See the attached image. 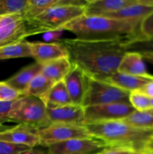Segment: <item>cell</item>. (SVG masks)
Listing matches in <instances>:
<instances>
[{
	"label": "cell",
	"instance_id": "1",
	"mask_svg": "<svg viewBox=\"0 0 153 154\" xmlns=\"http://www.w3.org/2000/svg\"><path fill=\"white\" fill-rule=\"evenodd\" d=\"M68 53L71 63L86 76L104 81L117 72L126 54L124 44L119 42L85 41L77 38L59 39Z\"/></svg>",
	"mask_w": 153,
	"mask_h": 154
},
{
	"label": "cell",
	"instance_id": "2",
	"mask_svg": "<svg viewBox=\"0 0 153 154\" xmlns=\"http://www.w3.org/2000/svg\"><path fill=\"white\" fill-rule=\"evenodd\" d=\"M140 25L102 16L82 15L66 24L62 29L70 32L80 40L119 42L126 45L141 38Z\"/></svg>",
	"mask_w": 153,
	"mask_h": 154
},
{
	"label": "cell",
	"instance_id": "3",
	"mask_svg": "<svg viewBox=\"0 0 153 154\" xmlns=\"http://www.w3.org/2000/svg\"><path fill=\"white\" fill-rule=\"evenodd\" d=\"M93 137L101 139L110 147H121L142 153L148 140L153 135V129L135 127L122 120L85 125Z\"/></svg>",
	"mask_w": 153,
	"mask_h": 154
},
{
	"label": "cell",
	"instance_id": "4",
	"mask_svg": "<svg viewBox=\"0 0 153 154\" xmlns=\"http://www.w3.org/2000/svg\"><path fill=\"white\" fill-rule=\"evenodd\" d=\"M9 120L38 130L51 125L43 101L32 96H21L14 101L9 112Z\"/></svg>",
	"mask_w": 153,
	"mask_h": 154
},
{
	"label": "cell",
	"instance_id": "5",
	"mask_svg": "<svg viewBox=\"0 0 153 154\" xmlns=\"http://www.w3.org/2000/svg\"><path fill=\"white\" fill-rule=\"evenodd\" d=\"M85 14L84 6H56L27 20L32 35L62 29L66 24Z\"/></svg>",
	"mask_w": 153,
	"mask_h": 154
},
{
	"label": "cell",
	"instance_id": "6",
	"mask_svg": "<svg viewBox=\"0 0 153 154\" xmlns=\"http://www.w3.org/2000/svg\"><path fill=\"white\" fill-rule=\"evenodd\" d=\"M129 95L130 92L122 90L106 81L88 77L82 107L86 108L111 103H130Z\"/></svg>",
	"mask_w": 153,
	"mask_h": 154
},
{
	"label": "cell",
	"instance_id": "7",
	"mask_svg": "<svg viewBox=\"0 0 153 154\" xmlns=\"http://www.w3.org/2000/svg\"><path fill=\"white\" fill-rule=\"evenodd\" d=\"M38 145L48 147L52 144L76 138H90L92 135L85 126L51 124L38 131Z\"/></svg>",
	"mask_w": 153,
	"mask_h": 154
},
{
	"label": "cell",
	"instance_id": "8",
	"mask_svg": "<svg viewBox=\"0 0 153 154\" xmlns=\"http://www.w3.org/2000/svg\"><path fill=\"white\" fill-rule=\"evenodd\" d=\"M135 111L130 103H111L84 108V126L122 120Z\"/></svg>",
	"mask_w": 153,
	"mask_h": 154
},
{
	"label": "cell",
	"instance_id": "9",
	"mask_svg": "<svg viewBox=\"0 0 153 154\" xmlns=\"http://www.w3.org/2000/svg\"><path fill=\"white\" fill-rule=\"evenodd\" d=\"M31 36L28 20L23 14L0 17V48L18 43Z\"/></svg>",
	"mask_w": 153,
	"mask_h": 154
},
{
	"label": "cell",
	"instance_id": "10",
	"mask_svg": "<svg viewBox=\"0 0 153 154\" xmlns=\"http://www.w3.org/2000/svg\"><path fill=\"white\" fill-rule=\"evenodd\" d=\"M110 147L101 139L90 137L57 143L47 147L50 154H98Z\"/></svg>",
	"mask_w": 153,
	"mask_h": 154
},
{
	"label": "cell",
	"instance_id": "11",
	"mask_svg": "<svg viewBox=\"0 0 153 154\" xmlns=\"http://www.w3.org/2000/svg\"><path fill=\"white\" fill-rule=\"evenodd\" d=\"M38 129L22 124L8 127L0 132V141L28 146L34 148L38 145Z\"/></svg>",
	"mask_w": 153,
	"mask_h": 154
},
{
	"label": "cell",
	"instance_id": "12",
	"mask_svg": "<svg viewBox=\"0 0 153 154\" xmlns=\"http://www.w3.org/2000/svg\"><path fill=\"white\" fill-rule=\"evenodd\" d=\"M51 124L84 126V108L80 105H64L54 109H46Z\"/></svg>",
	"mask_w": 153,
	"mask_h": 154
},
{
	"label": "cell",
	"instance_id": "13",
	"mask_svg": "<svg viewBox=\"0 0 153 154\" xmlns=\"http://www.w3.org/2000/svg\"><path fill=\"white\" fill-rule=\"evenodd\" d=\"M32 45V57L35 63L44 65L52 60L63 57H68L65 47L59 42H33Z\"/></svg>",
	"mask_w": 153,
	"mask_h": 154
},
{
	"label": "cell",
	"instance_id": "14",
	"mask_svg": "<svg viewBox=\"0 0 153 154\" xmlns=\"http://www.w3.org/2000/svg\"><path fill=\"white\" fill-rule=\"evenodd\" d=\"M87 78L88 77L82 70L73 65L69 73L63 80L73 105L82 106L86 91Z\"/></svg>",
	"mask_w": 153,
	"mask_h": 154
},
{
	"label": "cell",
	"instance_id": "15",
	"mask_svg": "<svg viewBox=\"0 0 153 154\" xmlns=\"http://www.w3.org/2000/svg\"><path fill=\"white\" fill-rule=\"evenodd\" d=\"M153 11V0H140L137 3L116 12L106 14L102 17L141 23Z\"/></svg>",
	"mask_w": 153,
	"mask_h": 154
},
{
	"label": "cell",
	"instance_id": "16",
	"mask_svg": "<svg viewBox=\"0 0 153 154\" xmlns=\"http://www.w3.org/2000/svg\"><path fill=\"white\" fill-rule=\"evenodd\" d=\"M140 0H87L86 16H102L134 5Z\"/></svg>",
	"mask_w": 153,
	"mask_h": 154
},
{
	"label": "cell",
	"instance_id": "17",
	"mask_svg": "<svg viewBox=\"0 0 153 154\" xmlns=\"http://www.w3.org/2000/svg\"><path fill=\"white\" fill-rule=\"evenodd\" d=\"M86 2L87 0H28L23 16L27 20L32 19L51 8L64 5L85 7Z\"/></svg>",
	"mask_w": 153,
	"mask_h": 154
},
{
	"label": "cell",
	"instance_id": "18",
	"mask_svg": "<svg viewBox=\"0 0 153 154\" xmlns=\"http://www.w3.org/2000/svg\"><path fill=\"white\" fill-rule=\"evenodd\" d=\"M41 69V65L37 63H32L22 68L14 75L4 81V82L13 90L22 96L33 78L40 74Z\"/></svg>",
	"mask_w": 153,
	"mask_h": 154
},
{
	"label": "cell",
	"instance_id": "19",
	"mask_svg": "<svg viewBox=\"0 0 153 154\" xmlns=\"http://www.w3.org/2000/svg\"><path fill=\"white\" fill-rule=\"evenodd\" d=\"M152 79L153 75H152L148 76H134L116 72L104 81L130 93L135 90H140Z\"/></svg>",
	"mask_w": 153,
	"mask_h": 154
},
{
	"label": "cell",
	"instance_id": "20",
	"mask_svg": "<svg viewBox=\"0 0 153 154\" xmlns=\"http://www.w3.org/2000/svg\"><path fill=\"white\" fill-rule=\"evenodd\" d=\"M143 58L137 53L128 52L120 62L117 72L134 76H148Z\"/></svg>",
	"mask_w": 153,
	"mask_h": 154
},
{
	"label": "cell",
	"instance_id": "21",
	"mask_svg": "<svg viewBox=\"0 0 153 154\" xmlns=\"http://www.w3.org/2000/svg\"><path fill=\"white\" fill-rule=\"evenodd\" d=\"M68 57L57 59L42 65L40 74L55 84L63 81L72 68Z\"/></svg>",
	"mask_w": 153,
	"mask_h": 154
},
{
	"label": "cell",
	"instance_id": "22",
	"mask_svg": "<svg viewBox=\"0 0 153 154\" xmlns=\"http://www.w3.org/2000/svg\"><path fill=\"white\" fill-rule=\"evenodd\" d=\"M46 109H54L72 104L64 81L53 85L48 93L41 98Z\"/></svg>",
	"mask_w": 153,
	"mask_h": 154
},
{
	"label": "cell",
	"instance_id": "23",
	"mask_svg": "<svg viewBox=\"0 0 153 154\" xmlns=\"http://www.w3.org/2000/svg\"><path fill=\"white\" fill-rule=\"evenodd\" d=\"M22 57H32L31 42L24 40L0 48V60Z\"/></svg>",
	"mask_w": 153,
	"mask_h": 154
},
{
	"label": "cell",
	"instance_id": "24",
	"mask_svg": "<svg viewBox=\"0 0 153 154\" xmlns=\"http://www.w3.org/2000/svg\"><path fill=\"white\" fill-rule=\"evenodd\" d=\"M54 84L55 83L41 74H39L30 82L22 96H32L41 99L53 87Z\"/></svg>",
	"mask_w": 153,
	"mask_h": 154
},
{
	"label": "cell",
	"instance_id": "25",
	"mask_svg": "<svg viewBox=\"0 0 153 154\" xmlns=\"http://www.w3.org/2000/svg\"><path fill=\"white\" fill-rule=\"evenodd\" d=\"M124 123L142 129H153V110L145 111H134L131 114L123 119Z\"/></svg>",
	"mask_w": 153,
	"mask_h": 154
},
{
	"label": "cell",
	"instance_id": "26",
	"mask_svg": "<svg viewBox=\"0 0 153 154\" xmlns=\"http://www.w3.org/2000/svg\"><path fill=\"white\" fill-rule=\"evenodd\" d=\"M125 52H134L141 55H153V38H140L131 41L124 45Z\"/></svg>",
	"mask_w": 153,
	"mask_h": 154
},
{
	"label": "cell",
	"instance_id": "27",
	"mask_svg": "<svg viewBox=\"0 0 153 154\" xmlns=\"http://www.w3.org/2000/svg\"><path fill=\"white\" fill-rule=\"evenodd\" d=\"M28 0H0V17L21 14H23Z\"/></svg>",
	"mask_w": 153,
	"mask_h": 154
},
{
	"label": "cell",
	"instance_id": "28",
	"mask_svg": "<svg viewBox=\"0 0 153 154\" xmlns=\"http://www.w3.org/2000/svg\"><path fill=\"white\" fill-rule=\"evenodd\" d=\"M129 102L135 111H145L150 110V98L140 90L130 92Z\"/></svg>",
	"mask_w": 153,
	"mask_h": 154
},
{
	"label": "cell",
	"instance_id": "29",
	"mask_svg": "<svg viewBox=\"0 0 153 154\" xmlns=\"http://www.w3.org/2000/svg\"><path fill=\"white\" fill-rule=\"evenodd\" d=\"M30 149L28 146L0 141V154H19Z\"/></svg>",
	"mask_w": 153,
	"mask_h": 154
},
{
	"label": "cell",
	"instance_id": "30",
	"mask_svg": "<svg viewBox=\"0 0 153 154\" xmlns=\"http://www.w3.org/2000/svg\"><path fill=\"white\" fill-rule=\"evenodd\" d=\"M21 95L9 87L4 81H0V102L14 101Z\"/></svg>",
	"mask_w": 153,
	"mask_h": 154
},
{
	"label": "cell",
	"instance_id": "31",
	"mask_svg": "<svg viewBox=\"0 0 153 154\" xmlns=\"http://www.w3.org/2000/svg\"><path fill=\"white\" fill-rule=\"evenodd\" d=\"M140 34L143 38H153V11L141 22Z\"/></svg>",
	"mask_w": 153,
	"mask_h": 154
},
{
	"label": "cell",
	"instance_id": "32",
	"mask_svg": "<svg viewBox=\"0 0 153 154\" xmlns=\"http://www.w3.org/2000/svg\"><path fill=\"white\" fill-rule=\"evenodd\" d=\"M14 101L10 102H0V132L7 129L4 126L6 123L10 122L9 112L11 108Z\"/></svg>",
	"mask_w": 153,
	"mask_h": 154
},
{
	"label": "cell",
	"instance_id": "33",
	"mask_svg": "<svg viewBox=\"0 0 153 154\" xmlns=\"http://www.w3.org/2000/svg\"><path fill=\"white\" fill-rule=\"evenodd\" d=\"M98 154H141L135 150L121 147H108Z\"/></svg>",
	"mask_w": 153,
	"mask_h": 154
},
{
	"label": "cell",
	"instance_id": "34",
	"mask_svg": "<svg viewBox=\"0 0 153 154\" xmlns=\"http://www.w3.org/2000/svg\"><path fill=\"white\" fill-rule=\"evenodd\" d=\"M63 29L55 30V31L48 32L44 33V39L46 42H55L59 40L61 36L62 35Z\"/></svg>",
	"mask_w": 153,
	"mask_h": 154
},
{
	"label": "cell",
	"instance_id": "35",
	"mask_svg": "<svg viewBox=\"0 0 153 154\" xmlns=\"http://www.w3.org/2000/svg\"><path fill=\"white\" fill-rule=\"evenodd\" d=\"M140 91L146 95L150 99H153V79L147 83L142 89L140 90Z\"/></svg>",
	"mask_w": 153,
	"mask_h": 154
},
{
	"label": "cell",
	"instance_id": "36",
	"mask_svg": "<svg viewBox=\"0 0 153 154\" xmlns=\"http://www.w3.org/2000/svg\"><path fill=\"white\" fill-rule=\"evenodd\" d=\"M19 154H50L48 151H42V150H34V148H32L28 150H26V151L22 152V153Z\"/></svg>",
	"mask_w": 153,
	"mask_h": 154
},
{
	"label": "cell",
	"instance_id": "37",
	"mask_svg": "<svg viewBox=\"0 0 153 154\" xmlns=\"http://www.w3.org/2000/svg\"><path fill=\"white\" fill-rule=\"evenodd\" d=\"M146 152H153V135L152 136V138L148 140L146 145L145 150H144L143 153H146Z\"/></svg>",
	"mask_w": 153,
	"mask_h": 154
},
{
	"label": "cell",
	"instance_id": "38",
	"mask_svg": "<svg viewBox=\"0 0 153 154\" xmlns=\"http://www.w3.org/2000/svg\"><path fill=\"white\" fill-rule=\"evenodd\" d=\"M144 60L147 61L153 66V55H142Z\"/></svg>",
	"mask_w": 153,
	"mask_h": 154
},
{
	"label": "cell",
	"instance_id": "39",
	"mask_svg": "<svg viewBox=\"0 0 153 154\" xmlns=\"http://www.w3.org/2000/svg\"><path fill=\"white\" fill-rule=\"evenodd\" d=\"M150 109L153 110V99H150Z\"/></svg>",
	"mask_w": 153,
	"mask_h": 154
},
{
	"label": "cell",
	"instance_id": "40",
	"mask_svg": "<svg viewBox=\"0 0 153 154\" xmlns=\"http://www.w3.org/2000/svg\"><path fill=\"white\" fill-rule=\"evenodd\" d=\"M141 154H153V152H146V153H142Z\"/></svg>",
	"mask_w": 153,
	"mask_h": 154
}]
</instances>
